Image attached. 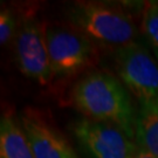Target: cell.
I'll return each mask as SVG.
<instances>
[{
	"instance_id": "cell-1",
	"label": "cell",
	"mask_w": 158,
	"mask_h": 158,
	"mask_svg": "<svg viewBox=\"0 0 158 158\" xmlns=\"http://www.w3.org/2000/svg\"><path fill=\"white\" fill-rule=\"evenodd\" d=\"M73 101L89 119L115 125L129 138L135 136L136 113L131 100L122 83L111 74H87L74 85Z\"/></svg>"
},
{
	"instance_id": "cell-2",
	"label": "cell",
	"mask_w": 158,
	"mask_h": 158,
	"mask_svg": "<svg viewBox=\"0 0 158 158\" xmlns=\"http://www.w3.org/2000/svg\"><path fill=\"white\" fill-rule=\"evenodd\" d=\"M68 18L79 32L109 45H129L136 35L132 19L116 6L81 1L69 8Z\"/></svg>"
},
{
	"instance_id": "cell-3",
	"label": "cell",
	"mask_w": 158,
	"mask_h": 158,
	"mask_svg": "<svg viewBox=\"0 0 158 158\" xmlns=\"http://www.w3.org/2000/svg\"><path fill=\"white\" fill-rule=\"evenodd\" d=\"M116 68L138 103H158V63L143 46L131 42L116 51Z\"/></svg>"
},
{
	"instance_id": "cell-4",
	"label": "cell",
	"mask_w": 158,
	"mask_h": 158,
	"mask_svg": "<svg viewBox=\"0 0 158 158\" xmlns=\"http://www.w3.org/2000/svg\"><path fill=\"white\" fill-rule=\"evenodd\" d=\"M45 34L53 75H72L90 64L95 49L87 35L60 26H49Z\"/></svg>"
},
{
	"instance_id": "cell-5",
	"label": "cell",
	"mask_w": 158,
	"mask_h": 158,
	"mask_svg": "<svg viewBox=\"0 0 158 158\" xmlns=\"http://www.w3.org/2000/svg\"><path fill=\"white\" fill-rule=\"evenodd\" d=\"M70 130L93 158H134L137 150L131 138L113 124L82 118L75 121Z\"/></svg>"
},
{
	"instance_id": "cell-6",
	"label": "cell",
	"mask_w": 158,
	"mask_h": 158,
	"mask_svg": "<svg viewBox=\"0 0 158 158\" xmlns=\"http://www.w3.org/2000/svg\"><path fill=\"white\" fill-rule=\"evenodd\" d=\"M15 60L20 72L46 85L53 76L42 26L35 19H26L17 33Z\"/></svg>"
},
{
	"instance_id": "cell-7",
	"label": "cell",
	"mask_w": 158,
	"mask_h": 158,
	"mask_svg": "<svg viewBox=\"0 0 158 158\" xmlns=\"http://www.w3.org/2000/svg\"><path fill=\"white\" fill-rule=\"evenodd\" d=\"M21 124L34 158H79L62 136L32 113L23 114Z\"/></svg>"
},
{
	"instance_id": "cell-8",
	"label": "cell",
	"mask_w": 158,
	"mask_h": 158,
	"mask_svg": "<svg viewBox=\"0 0 158 158\" xmlns=\"http://www.w3.org/2000/svg\"><path fill=\"white\" fill-rule=\"evenodd\" d=\"M135 136L138 148L158 157V103H139L136 113Z\"/></svg>"
},
{
	"instance_id": "cell-9",
	"label": "cell",
	"mask_w": 158,
	"mask_h": 158,
	"mask_svg": "<svg viewBox=\"0 0 158 158\" xmlns=\"http://www.w3.org/2000/svg\"><path fill=\"white\" fill-rule=\"evenodd\" d=\"M0 158H34L23 129L7 115L0 122Z\"/></svg>"
},
{
	"instance_id": "cell-10",
	"label": "cell",
	"mask_w": 158,
	"mask_h": 158,
	"mask_svg": "<svg viewBox=\"0 0 158 158\" xmlns=\"http://www.w3.org/2000/svg\"><path fill=\"white\" fill-rule=\"evenodd\" d=\"M142 29L150 42L158 49V4L148 6L142 20Z\"/></svg>"
},
{
	"instance_id": "cell-11",
	"label": "cell",
	"mask_w": 158,
	"mask_h": 158,
	"mask_svg": "<svg viewBox=\"0 0 158 158\" xmlns=\"http://www.w3.org/2000/svg\"><path fill=\"white\" fill-rule=\"evenodd\" d=\"M17 19L10 8H2L0 12V44L6 45L15 34Z\"/></svg>"
},
{
	"instance_id": "cell-12",
	"label": "cell",
	"mask_w": 158,
	"mask_h": 158,
	"mask_svg": "<svg viewBox=\"0 0 158 158\" xmlns=\"http://www.w3.org/2000/svg\"><path fill=\"white\" fill-rule=\"evenodd\" d=\"M134 158H158V157H156L152 153L148 152L145 150H143L141 148H137L135 155H134Z\"/></svg>"
},
{
	"instance_id": "cell-13",
	"label": "cell",
	"mask_w": 158,
	"mask_h": 158,
	"mask_svg": "<svg viewBox=\"0 0 158 158\" xmlns=\"http://www.w3.org/2000/svg\"><path fill=\"white\" fill-rule=\"evenodd\" d=\"M155 55L157 57V63H158V49H156V48H155Z\"/></svg>"
}]
</instances>
